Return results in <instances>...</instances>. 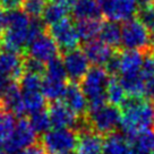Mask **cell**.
<instances>
[{
    "label": "cell",
    "instance_id": "cell-15",
    "mask_svg": "<svg viewBox=\"0 0 154 154\" xmlns=\"http://www.w3.org/2000/svg\"><path fill=\"white\" fill-rule=\"evenodd\" d=\"M63 103L77 116V117H85L87 113L88 104H87L86 96L83 92L82 87L78 86L77 83L67 84L65 94L63 96Z\"/></svg>",
    "mask_w": 154,
    "mask_h": 154
},
{
    "label": "cell",
    "instance_id": "cell-39",
    "mask_svg": "<svg viewBox=\"0 0 154 154\" xmlns=\"http://www.w3.org/2000/svg\"><path fill=\"white\" fill-rule=\"evenodd\" d=\"M137 2V5H140V7L143 6H149V5H153L154 0H135Z\"/></svg>",
    "mask_w": 154,
    "mask_h": 154
},
{
    "label": "cell",
    "instance_id": "cell-38",
    "mask_svg": "<svg viewBox=\"0 0 154 154\" xmlns=\"http://www.w3.org/2000/svg\"><path fill=\"white\" fill-rule=\"evenodd\" d=\"M5 27H6V15L4 14L2 10L0 9V36L4 33Z\"/></svg>",
    "mask_w": 154,
    "mask_h": 154
},
{
    "label": "cell",
    "instance_id": "cell-1",
    "mask_svg": "<svg viewBox=\"0 0 154 154\" xmlns=\"http://www.w3.org/2000/svg\"><path fill=\"white\" fill-rule=\"evenodd\" d=\"M120 127L127 138L154 130V104L146 99L128 96L121 104Z\"/></svg>",
    "mask_w": 154,
    "mask_h": 154
},
{
    "label": "cell",
    "instance_id": "cell-23",
    "mask_svg": "<svg viewBox=\"0 0 154 154\" xmlns=\"http://www.w3.org/2000/svg\"><path fill=\"white\" fill-rule=\"evenodd\" d=\"M67 87L66 81L53 79L49 77H43L42 82V93L44 97L51 102H57L59 99H63Z\"/></svg>",
    "mask_w": 154,
    "mask_h": 154
},
{
    "label": "cell",
    "instance_id": "cell-6",
    "mask_svg": "<svg viewBox=\"0 0 154 154\" xmlns=\"http://www.w3.org/2000/svg\"><path fill=\"white\" fill-rule=\"evenodd\" d=\"M77 131L67 128H53L42 137V146L47 154H65L76 149Z\"/></svg>",
    "mask_w": 154,
    "mask_h": 154
},
{
    "label": "cell",
    "instance_id": "cell-30",
    "mask_svg": "<svg viewBox=\"0 0 154 154\" xmlns=\"http://www.w3.org/2000/svg\"><path fill=\"white\" fill-rule=\"evenodd\" d=\"M137 19L145 29L149 31L154 43V5L143 6L137 9Z\"/></svg>",
    "mask_w": 154,
    "mask_h": 154
},
{
    "label": "cell",
    "instance_id": "cell-18",
    "mask_svg": "<svg viewBox=\"0 0 154 154\" xmlns=\"http://www.w3.org/2000/svg\"><path fill=\"white\" fill-rule=\"evenodd\" d=\"M72 16L77 20L100 19L102 11L97 0H77L72 7Z\"/></svg>",
    "mask_w": 154,
    "mask_h": 154
},
{
    "label": "cell",
    "instance_id": "cell-22",
    "mask_svg": "<svg viewBox=\"0 0 154 154\" xmlns=\"http://www.w3.org/2000/svg\"><path fill=\"white\" fill-rule=\"evenodd\" d=\"M99 36L102 42L108 44L112 49L121 45V27L117 22L108 20L106 23H102Z\"/></svg>",
    "mask_w": 154,
    "mask_h": 154
},
{
    "label": "cell",
    "instance_id": "cell-37",
    "mask_svg": "<svg viewBox=\"0 0 154 154\" xmlns=\"http://www.w3.org/2000/svg\"><path fill=\"white\" fill-rule=\"evenodd\" d=\"M52 2H56V4H59V5H63L65 6V7H67V8H69V7H74V5L77 2V0H51Z\"/></svg>",
    "mask_w": 154,
    "mask_h": 154
},
{
    "label": "cell",
    "instance_id": "cell-40",
    "mask_svg": "<svg viewBox=\"0 0 154 154\" xmlns=\"http://www.w3.org/2000/svg\"><path fill=\"white\" fill-rule=\"evenodd\" d=\"M7 152H6L5 147H4V145L0 144V154H6Z\"/></svg>",
    "mask_w": 154,
    "mask_h": 154
},
{
    "label": "cell",
    "instance_id": "cell-19",
    "mask_svg": "<svg viewBox=\"0 0 154 154\" xmlns=\"http://www.w3.org/2000/svg\"><path fill=\"white\" fill-rule=\"evenodd\" d=\"M121 85L125 88L128 96L131 97H142L145 90V78L142 72L122 75L119 78Z\"/></svg>",
    "mask_w": 154,
    "mask_h": 154
},
{
    "label": "cell",
    "instance_id": "cell-31",
    "mask_svg": "<svg viewBox=\"0 0 154 154\" xmlns=\"http://www.w3.org/2000/svg\"><path fill=\"white\" fill-rule=\"evenodd\" d=\"M45 6L47 0H24L22 8L31 18H38V16L43 14Z\"/></svg>",
    "mask_w": 154,
    "mask_h": 154
},
{
    "label": "cell",
    "instance_id": "cell-5",
    "mask_svg": "<svg viewBox=\"0 0 154 154\" xmlns=\"http://www.w3.org/2000/svg\"><path fill=\"white\" fill-rule=\"evenodd\" d=\"M121 45L126 50H135L146 53L153 50V38L136 18H131L121 26Z\"/></svg>",
    "mask_w": 154,
    "mask_h": 154
},
{
    "label": "cell",
    "instance_id": "cell-4",
    "mask_svg": "<svg viewBox=\"0 0 154 154\" xmlns=\"http://www.w3.org/2000/svg\"><path fill=\"white\" fill-rule=\"evenodd\" d=\"M83 119L90 129L102 136H109L121 126V110L112 104H104L96 110L87 111Z\"/></svg>",
    "mask_w": 154,
    "mask_h": 154
},
{
    "label": "cell",
    "instance_id": "cell-25",
    "mask_svg": "<svg viewBox=\"0 0 154 154\" xmlns=\"http://www.w3.org/2000/svg\"><path fill=\"white\" fill-rule=\"evenodd\" d=\"M68 14V8L63 5H59L56 2H50L45 6L44 11L42 14V22L44 24L51 26L57 24L63 19H66Z\"/></svg>",
    "mask_w": 154,
    "mask_h": 154
},
{
    "label": "cell",
    "instance_id": "cell-3",
    "mask_svg": "<svg viewBox=\"0 0 154 154\" xmlns=\"http://www.w3.org/2000/svg\"><path fill=\"white\" fill-rule=\"evenodd\" d=\"M110 82L109 72L103 67L90 68L82 81V90L86 96L88 110H96L106 104V88Z\"/></svg>",
    "mask_w": 154,
    "mask_h": 154
},
{
    "label": "cell",
    "instance_id": "cell-41",
    "mask_svg": "<svg viewBox=\"0 0 154 154\" xmlns=\"http://www.w3.org/2000/svg\"><path fill=\"white\" fill-rule=\"evenodd\" d=\"M65 154H74L72 152H69V153H65Z\"/></svg>",
    "mask_w": 154,
    "mask_h": 154
},
{
    "label": "cell",
    "instance_id": "cell-27",
    "mask_svg": "<svg viewBox=\"0 0 154 154\" xmlns=\"http://www.w3.org/2000/svg\"><path fill=\"white\" fill-rule=\"evenodd\" d=\"M126 94L127 93L121 85L120 81L117 77L110 78V82H109V85L106 88V100L110 102L112 106H121L127 99Z\"/></svg>",
    "mask_w": 154,
    "mask_h": 154
},
{
    "label": "cell",
    "instance_id": "cell-8",
    "mask_svg": "<svg viewBox=\"0 0 154 154\" xmlns=\"http://www.w3.org/2000/svg\"><path fill=\"white\" fill-rule=\"evenodd\" d=\"M49 35L58 45L59 50L66 53L77 49L79 44V35L77 33L76 25H74L69 19H63L57 24L49 26Z\"/></svg>",
    "mask_w": 154,
    "mask_h": 154
},
{
    "label": "cell",
    "instance_id": "cell-14",
    "mask_svg": "<svg viewBox=\"0 0 154 154\" xmlns=\"http://www.w3.org/2000/svg\"><path fill=\"white\" fill-rule=\"evenodd\" d=\"M104 140L102 135L90 129L85 124L78 130L77 154H102Z\"/></svg>",
    "mask_w": 154,
    "mask_h": 154
},
{
    "label": "cell",
    "instance_id": "cell-34",
    "mask_svg": "<svg viewBox=\"0 0 154 154\" xmlns=\"http://www.w3.org/2000/svg\"><path fill=\"white\" fill-rule=\"evenodd\" d=\"M144 95L146 96V100L154 104V76L145 81Z\"/></svg>",
    "mask_w": 154,
    "mask_h": 154
},
{
    "label": "cell",
    "instance_id": "cell-32",
    "mask_svg": "<svg viewBox=\"0 0 154 154\" xmlns=\"http://www.w3.org/2000/svg\"><path fill=\"white\" fill-rule=\"evenodd\" d=\"M45 65L38 60H35L33 58H25L24 60V72L34 74L38 76H44L45 74Z\"/></svg>",
    "mask_w": 154,
    "mask_h": 154
},
{
    "label": "cell",
    "instance_id": "cell-33",
    "mask_svg": "<svg viewBox=\"0 0 154 154\" xmlns=\"http://www.w3.org/2000/svg\"><path fill=\"white\" fill-rule=\"evenodd\" d=\"M142 74L145 81L154 76V49L144 53V61L142 66Z\"/></svg>",
    "mask_w": 154,
    "mask_h": 154
},
{
    "label": "cell",
    "instance_id": "cell-13",
    "mask_svg": "<svg viewBox=\"0 0 154 154\" xmlns=\"http://www.w3.org/2000/svg\"><path fill=\"white\" fill-rule=\"evenodd\" d=\"M49 117L53 128L72 129L78 127V117L63 102H52L49 108Z\"/></svg>",
    "mask_w": 154,
    "mask_h": 154
},
{
    "label": "cell",
    "instance_id": "cell-9",
    "mask_svg": "<svg viewBox=\"0 0 154 154\" xmlns=\"http://www.w3.org/2000/svg\"><path fill=\"white\" fill-rule=\"evenodd\" d=\"M102 15L111 22H127L137 13L135 0H97Z\"/></svg>",
    "mask_w": 154,
    "mask_h": 154
},
{
    "label": "cell",
    "instance_id": "cell-7",
    "mask_svg": "<svg viewBox=\"0 0 154 154\" xmlns=\"http://www.w3.org/2000/svg\"><path fill=\"white\" fill-rule=\"evenodd\" d=\"M36 137H38V134L31 126L29 120L25 118H20L16 124L14 133L10 136L9 140L6 142L4 147L6 152H8L9 154L18 153L20 151L29 149L34 144H36L35 143Z\"/></svg>",
    "mask_w": 154,
    "mask_h": 154
},
{
    "label": "cell",
    "instance_id": "cell-10",
    "mask_svg": "<svg viewBox=\"0 0 154 154\" xmlns=\"http://www.w3.org/2000/svg\"><path fill=\"white\" fill-rule=\"evenodd\" d=\"M63 63L67 72V77L72 83L82 82L87 72L90 70V61L84 51L75 49L63 53Z\"/></svg>",
    "mask_w": 154,
    "mask_h": 154
},
{
    "label": "cell",
    "instance_id": "cell-35",
    "mask_svg": "<svg viewBox=\"0 0 154 154\" xmlns=\"http://www.w3.org/2000/svg\"><path fill=\"white\" fill-rule=\"evenodd\" d=\"M0 4L2 8L10 11V10L19 9L24 4V0H0Z\"/></svg>",
    "mask_w": 154,
    "mask_h": 154
},
{
    "label": "cell",
    "instance_id": "cell-11",
    "mask_svg": "<svg viewBox=\"0 0 154 154\" xmlns=\"http://www.w3.org/2000/svg\"><path fill=\"white\" fill-rule=\"evenodd\" d=\"M59 48L49 33H43L29 44L27 53L29 58H33L43 63H48L58 58Z\"/></svg>",
    "mask_w": 154,
    "mask_h": 154
},
{
    "label": "cell",
    "instance_id": "cell-21",
    "mask_svg": "<svg viewBox=\"0 0 154 154\" xmlns=\"http://www.w3.org/2000/svg\"><path fill=\"white\" fill-rule=\"evenodd\" d=\"M102 154H131L129 140L120 134H111L103 144Z\"/></svg>",
    "mask_w": 154,
    "mask_h": 154
},
{
    "label": "cell",
    "instance_id": "cell-16",
    "mask_svg": "<svg viewBox=\"0 0 154 154\" xmlns=\"http://www.w3.org/2000/svg\"><path fill=\"white\" fill-rule=\"evenodd\" d=\"M84 53L88 59L90 63L94 65L95 67H102L109 63L111 57L115 54V51L108 44L102 42L101 40L95 38L93 41L85 43Z\"/></svg>",
    "mask_w": 154,
    "mask_h": 154
},
{
    "label": "cell",
    "instance_id": "cell-17",
    "mask_svg": "<svg viewBox=\"0 0 154 154\" xmlns=\"http://www.w3.org/2000/svg\"><path fill=\"white\" fill-rule=\"evenodd\" d=\"M120 57V68L119 76L135 74L142 72V66L144 61V53L135 50H126L124 52H119Z\"/></svg>",
    "mask_w": 154,
    "mask_h": 154
},
{
    "label": "cell",
    "instance_id": "cell-20",
    "mask_svg": "<svg viewBox=\"0 0 154 154\" xmlns=\"http://www.w3.org/2000/svg\"><path fill=\"white\" fill-rule=\"evenodd\" d=\"M131 154H154V130H147L128 138Z\"/></svg>",
    "mask_w": 154,
    "mask_h": 154
},
{
    "label": "cell",
    "instance_id": "cell-26",
    "mask_svg": "<svg viewBox=\"0 0 154 154\" xmlns=\"http://www.w3.org/2000/svg\"><path fill=\"white\" fill-rule=\"evenodd\" d=\"M17 121L15 116L6 110H0V144L5 145L14 133Z\"/></svg>",
    "mask_w": 154,
    "mask_h": 154
},
{
    "label": "cell",
    "instance_id": "cell-29",
    "mask_svg": "<svg viewBox=\"0 0 154 154\" xmlns=\"http://www.w3.org/2000/svg\"><path fill=\"white\" fill-rule=\"evenodd\" d=\"M29 124L33 127L36 134H42L44 135L48 133L51 127V121H50V117L49 113L44 110H40L34 112L32 115H29Z\"/></svg>",
    "mask_w": 154,
    "mask_h": 154
},
{
    "label": "cell",
    "instance_id": "cell-36",
    "mask_svg": "<svg viewBox=\"0 0 154 154\" xmlns=\"http://www.w3.org/2000/svg\"><path fill=\"white\" fill-rule=\"evenodd\" d=\"M15 154H47V152H45V149H43L42 145L36 143V144H34L33 146H31L29 149H23V151Z\"/></svg>",
    "mask_w": 154,
    "mask_h": 154
},
{
    "label": "cell",
    "instance_id": "cell-2",
    "mask_svg": "<svg viewBox=\"0 0 154 154\" xmlns=\"http://www.w3.org/2000/svg\"><path fill=\"white\" fill-rule=\"evenodd\" d=\"M32 18L23 10H10L6 14V27L0 44L4 50L20 53L31 43Z\"/></svg>",
    "mask_w": 154,
    "mask_h": 154
},
{
    "label": "cell",
    "instance_id": "cell-28",
    "mask_svg": "<svg viewBox=\"0 0 154 154\" xmlns=\"http://www.w3.org/2000/svg\"><path fill=\"white\" fill-rule=\"evenodd\" d=\"M20 92L18 81L11 77L0 76V106L7 102L10 97Z\"/></svg>",
    "mask_w": 154,
    "mask_h": 154
},
{
    "label": "cell",
    "instance_id": "cell-12",
    "mask_svg": "<svg viewBox=\"0 0 154 154\" xmlns=\"http://www.w3.org/2000/svg\"><path fill=\"white\" fill-rule=\"evenodd\" d=\"M24 60L25 57L22 53L9 50L0 51V76L19 81L24 74Z\"/></svg>",
    "mask_w": 154,
    "mask_h": 154
},
{
    "label": "cell",
    "instance_id": "cell-24",
    "mask_svg": "<svg viewBox=\"0 0 154 154\" xmlns=\"http://www.w3.org/2000/svg\"><path fill=\"white\" fill-rule=\"evenodd\" d=\"M102 27V23L100 19H85V20H78L76 24L77 33L79 38L90 42L95 40V38L100 34Z\"/></svg>",
    "mask_w": 154,
    "mask_h": 154
}]
</instances>
